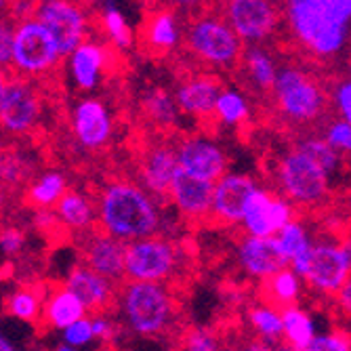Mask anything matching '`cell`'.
I'll list each match as a JSON object with an SVG mask.
<instances>
[{
	"instance_id": "6da1fadb",
	"label": "cell",
	"mask_w": 351,
	"mask_h": 351,
	"mask_svg": "<svg viewBox=\"0 0 351 351\" xmlns=\"http://www.w3.org/2000/svg\"><path fill=\"white\" fill-rule=\"evenodd\" d=\"M293 47L309 61L326 63L351 36V0H291L282 5Z\"/></svg>"
},
{
	"instance_id": "7a4b0ae2",
	"label": "cell",
	"mask_w": 351,
	"mask_h": 351,
	"mask_svg": "<svg viewBox=\"0 0 351 351\" xmlns=\"http://www.w3.org/2000/svg\"><path fill=\"white\" fill-rule=\"evenodd\" d=\"M97 208V226L122 242L154 238L160 228V213L156 200L129 177H108L93 189Z\"/></svg>"
},
{
	"instance_id": "3957f363",
	"label": "cell",
	"mask_w": 351,
	"mask_h": 351,
	"mask_svg": "<svg viewBox=\"0 0 351 351\" xmlns=\"http://www.w3.org/2000/svg\"><path fill=\"white\" fill-rule=\"evenodd\" d=\"M120 311L139 337L179 339L187 328L181 322V293L171 284L126 282L120 289Z\"/></svg>"
},
{
	"instance_id": "277c9868",
	"label": "cell",
	"mask_w": 351,
	"mask_h": 351,
	"mask_svg": "<svg viewBox=\"0 0 351 351\" xmlns=\"http://www.w3.org/2000/svg\"><path fill=\"white\" fill-rule=\"evenodd\" d=\"M183 53L198 63L204 72H230L236 74L244 57L242 38L228 23L221 5H210L208 11L189 13L183 17Z\"/></svg>"
},
{
	"instance_id": "5b68a950",
	"label": "cell",
	"mask_w": 351,
	"mask_h": 351,
	"mask_svg": "<svg viewBox=\"0 0 351 351\" xmlns=\"http://www.w3.org/2000/svg\"><path fill=\"white\" fill-rule=\"evenodd\" d=\"M274 114L291 126H311L322 120L330 108L324 82L313 72L297 66H284L271 95Z\"/></svg>"
},
{
	"instance_id": "8992f818",
	"label": "cell",
	"mask_w": 351,
	"mask_h": 351,
	"mask_svg": "<svg viewBox=\"0 0 351 351\" xmlns=\"http://www.w3.org/2000/svg\"><path fill=\"white\" fill-rule=\"evenodd\" d=\"M271 167L280 194H284L289 198V202L299 210L311 213V210H320L328 204L330 175L320 165H315L311 158H307L303 152H299L295 145L286 147L282 154H278Z\"/></svg>"
},
{
	"instance_id": "52a82bcc",
	"label": "cell",
	"mask_w": 351,
	"mask_h": 351,
	"mask_svg": "<svg viewBox=\"0 0 351 351\" xmlns=\"http://www.w3.org/2000/svg\"><path fill=\"white\" fill-rule=\"evenodd\" d=\"M187 267V248L175 240L154 236L126 244V282H165L179 289Z\"/></svg>"
},
{
	"instance_id": "ba28073f",
	"label": "cell",
	"mask_w": 351,
	"mask_h": 351,
	"mask_svg": "<svg viewBox=\"0 0 351 351\" xmlns=\"http://www.w3.org/2000/svg\"><path fill=\"white\" fill-rule=\"evenodd\" d=\"M177 137L143 131V137L133 143V175L156 204L171 202V187L181 169L175 145Z\"/></svg>"
},
{
	"instance_id": "9c48e42d",
	"label": "cell",
	"mask_w": 351,
	"mask_h": 351,
	"mask_svg": "<svg viewBox=\"0 0 351 351\" xmlns=\"http://www.w3.org/2000/svg\"><path fill=\"white\" fill-rule=\"evenodd\" d=\"M13 74L27 80H49L59 72L61 51L51 32L32 15L13 19Z\"/></svg>"
},
{
	"instance_id": "30bf717a",
	"label": "cell",
	"mask_w": 351,
	"mask_h": 351,
	"mask_svg": "<svg viewBox=\"0 0 351 351\" xmlns=\"http://www.w3.org/2000/svg\"><path fill=\"white\" fill-rule=\"evenodd\" d=\"M45 90L40 82L3 72L0 86V118L5 133L29 135L36 131L43 114Z\"/></svg>"
},
{
	"instance_id": "8fae6325",
	"label": "cell",
	"mask_w": 351,
	"mask_h": 351,
	"mask_svg": "<svg viewBox=\"0 0 351 351\" xmlns=\"http://www.w3.org/2000/svg\"><path fill=\"white\" fill-rule=\"evenodd\" d=\"M226 90V80L217 72H187L181 74L175 101L187 116H194L206 135H213L221 124L217 120V104Z\"/></svg>"
},
{
	"instance_id": "7c38bea8",
	"label": "cell",
	"mask_w": 351,
	"mask_h": 351,
	"mask_svg": "<svg viewBox=\"0 0 351 351\" xmlns=\"http://www.w3.org/2000/svg\"><path fill=\"white\" fill-rule=\"evenodd\" d=\"M34 17L53 34L61 57H72V53L88 40L90 11H86V5L68 0H45L34 3Z\"/></svg>"
},
{
	"instance_id": "4fadbf2b",
	"label": "cell",
	"mask_w": 351,
	"mask_h": 351,
	"mask_svg": "<svg viewBox=\"0 0 351 351\" xmlns=\"http://www.w3.org/2000/svg\"><path fill=\"white\" fill-rule=\"evenodd\" d=\"M183 40V21L175 7L149 5L137 32V49L143 57L162 61L171 57Z\"/></svg>"
},
{
	"instance_id": "5bb4252c",
	"label": "cell",
	"mask_w": 351,
	"mask_h": 351,
	"mask_svg": "<svg viewBox=\"0 0 351 351\" xmlns=\"http://www.w3.org/2000/svg\"><path fill=\"white\" fill-rule=\"evenodd\" d=\"M221 11L236 34L248 43H263L280 32L284 13L282 5L267 0H232L223 3Z\"/></svg>"
},
{
	"instance_id": "9a60e30c",
	"label": "cell",
	"mask_w": 351,
	"mask_h": 351,
	"mask_svg": "<svg viewBox=\"0 0 351 351\" xmlns=\"http://www.w3.org/2000/svg\"><path fill=\"white\" fill-rule=\"evenodd\" d=\"M78 254L80 265L97 271L99 276L116 282L126 284L124 274V257H126V242L110 236L99 226L78 236Z\"/></svg>"
},
{
	"instance_id": "2e32d148",
	"label": "cell",
	"mask_w": 351,
	"mask_h": 351,
	"mask_svg": "<svg viewBox=\"0 0 351 351\" xmlns=\"http://www.w3.org/2000/svg\"><path fill=\"white\" fill-rule=\"evenodd\" d=\"M349 278H351V267L341 244L324 236L313 240L311 265L307 276L303 278L309 289L326 297H335Z\"/></svg>"
},
{
	"instance_id": "e0dca14e",
	"label": "cell",
	"mask_w": 351,
	"mask_h": 351,
	"mask_svg": "<svg viewBox=\"0 0 351 351\" xmlns=\"http://www.w3.org/2000/svg\"><path fill=\"white\" fill-rule=\"evenodd\" d=\"M66 286L82 301V305L93 317H112L120 309V289L124 284H116L80 263L70 269Z\"/></svg>"
},
{
	"instance_id": "ac0fdd59",
	"label": "cell",
	"mask_w": 351,
	"mask_h": 351,
	"mask_svg": "<svg viewBox=\"0 0 351 351\" xmlns=\"http://www.w3.org/2000/svg\"><path fill=\"white\" fill-rule=\"evenodd\" d=\"M257 189V181L250 175L228 173L215 185V200L208 228H232L242 223L248 202Z\"/></svg>"
},
{
	"instance_id": "d6986e66",
	"label": "cell",
	"mask_w": 351,
	"mask_h": 351,
	"mask_svg": "<svg viewBox=\"0 0 351 351\" xmlns=\"http://www.w3.org/2000/svg\"><path fill=\"white\" fill-rule=\"evenodd\" d=\"M175 145L179 167L185 173L215 185L228 175V156L215 141L200 135H179Z\"/></svg>"
},
{
	"instance_id": "ffe728a7",
	"label": "cell",
	"mask_w": 351,
	"mask_h": 351,
	"mask_svg": "<svg viewBox=\"0 0 351 351\" xmlns=\"http://www.w3.org/2000/svg\"><path fill=\"white\" fill-rule=\"evenodd\" d=\"M295 208L289 200H284L271 189H257L252 194L242 226L248 236L254 238H274V234L282 232L289 223H293Z\"/></svg>"
},
{
	"instance_id": "44dd1931",
	"label": "cell",
	"mask_w": 351,
	"mask_h": 351,
	"mask_svg": "<svg viewBox=\"0 0 351 351\" xmlns=\"http://www.w3.org/2000/svg\"><path fill=\"white\" fill-rule=\"evenodd\" d=\"M213 200H215V183L198 179L179 169L171 187V202L177 206L181 217L191 228H208Z\"/></svg>"
},
{
	"instance_id": "7402d4cb",
	"label": "cell",
	"mask_w": 351,
	"mask_h": 351,
	"mask_svg": "<svg viewBox=\"0 0 351 351\" xmlns=\"http://www.w3.org/2000/svg\"><path fill=\"white\" fill-rule=\"evenodd\" d=\"M72 133L86 152H101L114 135V122L108 106L97 97L80 99L72 114Z\"/></svg>"
},
{
	"instance_id": "603a6c76",
	"label": "cell",
	"mask_w": 351,
	"mask_h": 351,
	"mask_svg": "<svg viewBox=\"0 0 351 351\" xmlns=\"http://www.w3.org/2000/svg\"><path fill=\"white\" fill-rule=\"evenodd\" d=\"M86 307L68 289L66 282H47V297L43 307V317L36 326L40 335L51 330H66L72 324L84 320Z\"/></svg>"
},
{
	"instance_id": "cb8c5ba5",
	"label": "cell",
	"mask_w": 351,
	"mask_h": 351,
	"mask_svg": "<svg viewBox=\"0 0 351 351\" xmlns=\"http://www.w3.org/2000/svg\"><path fill=\"white\" fill-rule=\"evenodd\" d=\"M240 265L248 276H254L259 280L271 278L278 271L289 269L291 261L286 259V254L278 242V238H254L246 236L240 240L238 246Z\"/></svg>"
},
{
	"instance_id": "d4e9b609",
	"label": "cell",
	"mask_w": 351,
	"mask_h": 351,
	"mask_svg": "<svg viewBox=\"0 0 351 351\" xmlns=\"http://www.w3.org/2000/svg\"><path fill=\"white\" fill-rule=\"evenodd\" d=\"M139 116L147 133L177 137L179 122V106L175 95H171L165 86H147L139 97Z\"/></svg>"
},
{
	"instance_id": "484cf974",
	"label": "cell",
	"mask_w": 351,
	"mask_h": 351,
	"mask_svg": "<svg viewBox=\"0 0 351 351\" xmlns=\"http://www.w3.org/2000/svg\"><path fill=\"white\" fill-rule=\"evenodd\" d=\"M238 84L244 86V90L257 93L259 99H269L274 95V86L278 80V70L274 66L271 55L261 47H250L244 51L240 68L234 74Z\"/></svg>"
},
{
	"instance_id": "4316f807",
	"label": "cell",
	"mask_w": 351,
	"mask_h": 351,
	"mask_svg": "<svg viewBox=\"0 0 351 351\" xmlns=\"http://www.w3.org/2000/svg\"><path fill=\"white\" fill-rule=\"evenodd\" d=\"M110 43H95L86 40L82 47H78L70 57V72L74 76V82L82 90H90L99 84L101 74H108L110 63Z\"/></svg>"
},
{
	"instance_id": "83f0119b",
	"label": "cell",
	"mask_w": 351,
	"mask_h": 351,
	"mask_svg": "<svg viewBox=\"0 0 351 351\" xmlns=\"http://www.w3.org/2000/svg\"><path fill=\"white\" fill-rule=\"evenodd\" d=\"M47 297V282H19L5 299V311L21 322L38 326Z\"/></svg>"
},
{
	"instance_id": "f1b7e54d",
	"label": "cell",
	"mask_w": 351,
	"mask_h": 351,
	"mask_svg": "<svg viewBox=\"0 0 351 351\" xmlns=\"http://www.w3.org/2000/svg\"><path fill=\"white\" fill-rule=\"evenodd\" d=\"M55 213L63 226L78 236L97 226V208H95L93 198L78 189H68L66 196L57 202Z\"/></svg>"
},
{
	"instance_id": "f546056e",
	"label": "cell",
	"mask_w": 351,
	"mask_h": 351,
	"mask_svg": "<svg viewBox=\"0 0 351 351\" xmlns=\"http://www.w3.org/2000/svg\"><path fill=\"white\" fill-rule=\"evenodd\" d=\"M68 179L63 173L47 171L34 183H27L21 191V204L32 210H51L57 202L66 196Z\"/></svg>"
},
{
	"instance_id": "4dcf8cb0",
	"label": "cell",
	"mask_w": 351,
	"mask_h": 351,
	"mask_svg": "<svg viewBox=\"0 0 351 351\" xmlns=\"http://www.w3.org/2000/svg\"><path fill=\"white\" fill-rule=\"evenodd\" d=\"M259 297L261 303L278 309L280 313L289 307H297V301L301 297V280L293 269L278 271L276 276L261 280Z\"/></svg>"
},
{
	"instance_id": "1f68e13d",
	"label": "cell",
	"mask_w": 351,
	"mask_h": 351,
	"mask_svg": "<svg viewBox=\"0 0 351 351\" xmlns=\"http://www.w3.org/2000/svg\"><path fill=\"white\" fill-rule=\"evenodd\" d=\"M90 27H97L101 34H106L108 43L118 51H129L137 43L135 32L126 23L122 11L112 3L97 13H90Z\"/></svg>"
},
{
	"instance_id": "d6a6232c",
	"label": "cell",
	"mask_w": 351,
	"mask_h": 351,
	"mask_svg": "<svg viewBox=\"0 0 351 351\" xmlns=\"http://www.w3.org/2000/svg\"><path fill=\"white\" fill-rule=\"evenodd\" d=\"M282 322H284V339L286 345H291L295 351H305L313 339H315V328L311 315L297 307H289L282 311Z\"/></svg>"
},
{
	"instance_id": "836d02e7",
	"label": "cell",
	"mask_w": 351,
	"mask_h": 351,
	"mask_svg": "<svg viewBox=\"0 0 351 351\" xmlns=\"http://www.w3.org/2000/svg\"><path fill=\"white\" fill-rule=\"evenodd\" d=\"M246 317L250 326L257 330V335L274 345H280L278 341L284 337V322H282V313L265 303L261 305H252L246 311Z\"/></svg>"
},
{
	"instance_id": "e575fe53",
	"label": "cell",
	"mask_w": 351,
	"mask_h": 351,
	"mask_svg": "<svg viewBox=\"0 0 351 351\" xmlns=\"http://www.w3.org/2000/svg\"><path fill=\"white\" fill-rule=\"evenodd\" d=\"M295 147L311 158L315 165H320L328 175L337 173L341 167V154L324 137H301L295 141Z\"/></svg>"
},
{
	"instance_id": "d590c367",
	"label": "cell",
	"mask_w": 351,
	"mask_h": 351,
	"mask_svg": "<svg viewBox=\"0 0 351 351\" xmlns=\"http://www.w3.org/2000/svg\"><path fill=\"white\" fill-rule=\"evenodd\" d=\"M250 108L244 99V95L232 88H226L217 104V120L230 126H242L248 122Z\"/></svg>"
},
{
	"instance_id": "8d00e7d4",
	"label": "cell",
	"mask_w": 351,
	"mask_h": 351,
	"mask_svg": "<svg viewBox=\"0 0 351 351\" xmlns=\"http://www.w3.org/2000/svg\"><path fill=\"white\" fill-rule=\"evenodd\" d=\"M278 242H280V246H282V250L286 254V259L291 261V265L297 259V254H301L307 246H311V240H309L305 228L301 226L299 221L289 223V226H286L278 234Z\"/></svg>"
},
{
	"instance_id": "74e56055",
	"label": "cell",
	"mask_w": 351,
	"mask_h": 351,
	"mask_svg": "<svg viewBox=\"0 0 351 351\" xmlns=\"http://www.w3.org/2000/svg\"><path fill=\"white\" fill-rule=\"evenodd\" d=\"M179 351H219V337L206 328H185L177 339Z\"/></svg>"
},
{
	"instance_id": "f35d334b",
	"label": "cell",
	"mask_w": 351,
	"mask_h": 351,
	"mask_svg": "<svg viewBox=\"0 0 351 351\" xmlns=\"http://www.w3.org/2000/svg\"><path fill=\"white\" fill-rule=\"evenodd\" d=\"M324 139L337 149L351 154V124L345 120H332L324 129Z\"/></svg>"
},
{
	"instance_id": "ab89813d",
	"label": "cell",
	"mask_w": 351,
	"mask_h": 351,
	"mask_svg": "<svg viewBox=\"0 0 351 351\" xmlns=\"http://www.w3.org/2000/svg\"><path fill=\"white\" fill-rule=\"evenodd\" d=\"M305 351H351V335L343 328H337L332 335L315 337Z\"/></svg>"
},
{
	"instance_id": "60d3db41",
	"label": "cell",
	"mask_w": 351,
	"mask_h": 351,
	"mask_svg": "<svg viewBox=\"0 0 351 351\" xmlns=\"http://www.w3.org/2000/svg\"><path fill=\"white\" fill-rule=\"evenodd\" d=\"M95 339V332H93V320L84 317V320L72 324L70 328L63 330V341L72 347H80V345H86Z\"/></svg>"
},
{
	"instance_id": "b9f144b4",
	"label": "cell",
	"mask_w": 351,
	"mask_h": 351,
	"mask_svg": "<svg viewBox=\"0 0 351 351\" xmlns=\"http://www.w3.org/2000/svg\"><path fill=\"white\" fill-rule=\"evenodd\" d=\"M93 332H95V339H99L104 345H114L116 339L120 337V326L114 322V317L99 315V317H93Z\"/></svg>"
},
{
	"instance_id": "7bdbcfd3",
	"label": "cell",
	"mask_w": 351,
	"mask_h": 351,
	"mask_svg": "<svg viewBox=\"0 0 351 351\" xmlns=\"http://www.w3.org/2000/svg\"><path fill=\"white\" fill-rule=\"evenodd\" d=\"M23 246H25V234L15 226H7L3 230V250L7 257H17L23 250Z\"/></svg>"
},
{
	"instance_id": "ee69618b",
	"label": "cell",
	"mask_w": 351,
	"mask_h": 351,
	"mask_svg": "<svg viewBox=\"0 0 351 351\" xmlns=\"http://www.w3.org/2000/svg\"><path fill=\"white\" fill-rule=\"evenodd\" d=\"M332 99H335V106H337L339 114L343 116V120L351 124V78H347L335 86Z\"/></svg>"
},
{
	"instance_id": "f6af8a7d",
	"label": "cell",
	"mask_w": 351,
	"mask_h": 351,
	"mask_svg": "<svg viewBox=\"0 0 351 351\" xmlns=\"http://www.w3.org/2000/svg\"><path fill=\"white\" fill-rule=\"evenodd\" d=\"M0 61H3V70H9L13 61V25L9 19H3L0 25Z\"/></svg>"
},
{
	"instance_id": "bcb514c9",
	"label": "cell",
	"mask_w": 351,
	"mask_h": 351,
	"mask_svg": "<svg viewBox=\"0 0 351 351\" xmlns=\"http://www.w3.org/2000/svg\"><path fill=\"white\" fill-rule=\"evenodd\" d=\"M330 301L339 313H343L345 317H351V278L343 284V289Z\"/></svg>"
},
{
	"instance_id": "7dc6e473",
	"label": "cell",
	"mask_w": 351,
	"mask_h": 351,
	"mask_svg": "<svg viewBox=\"0 0 351 351\" xmlns=\"http://www.w3.org/2000/svg\"><path fill=\"white\" fill-rule=\"evenodd\" d=\"M0 351H17V347L7 337H3V339H0Z\"/></svg>"
},
{
	"instance_id": "c3c4849f",
	"label": "cell",
	"mask_w": 351,
	"mask_h": 351,
	"mask_svg": "<svg viewBox=\"0 0 351 351\" xmlns=\"http://www.w3.org/2000/svg\"><path fill=\"white\" fill-rule=\"evenodd\" d=\"M53 351H76V349L72 345H68V343H59Z\"/></svg>"
},
{
	"instance_id": "681fc988",
	"label": "cell",
	"mask_w": 351,
	"mask_h": 351,
	"mask_svg": "<svg viewBox=\"0 0 351 351\" xmlns=\"http://www.w3.org/2000/svg\"><path fill=\"white\" fill-rule=\"evenodd\" d=\"M276 351H295L291 345H286V343H282V345H278V349Z\"/></svg>"
},
{
	"instance_id": "f907efd6",
	"label": "cell",
	"mask_w": 351,
	"mask_h": 351,
	"mask_svg": "<svg viewBox=\"0 0 351 351\" xmlns=\"http://www.w3.org/2000/svg\"><path fill=\"white\" fill-rule=\"evenodd\" d=\"M230 351H232V349H230Z\"/></svg>"
}]
</instances>
